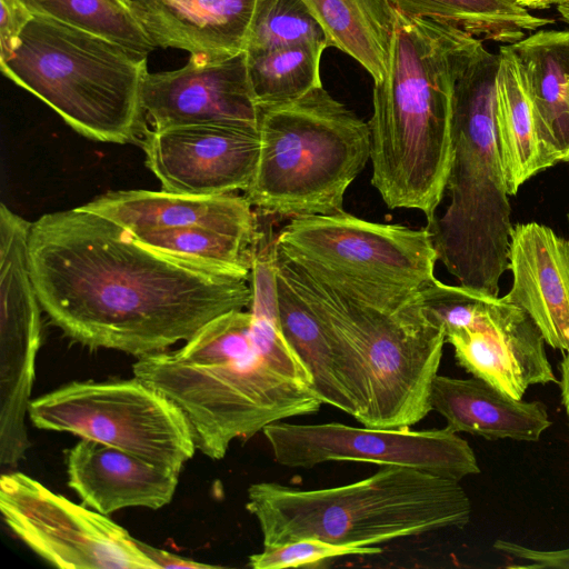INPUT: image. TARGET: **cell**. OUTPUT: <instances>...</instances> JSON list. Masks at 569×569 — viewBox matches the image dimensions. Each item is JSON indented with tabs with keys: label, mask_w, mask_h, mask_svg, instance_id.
Returning a JSON list of instances; mask_svg holds the SVG:
<instances>
[{
	"label": "cell",
	"mask_w": 569,
	"mask_h": 569,
	"mask_svg": "<svg viewBox=\"0 0 569 569\" xmlns=\"http://www.w3.org/2000/svg\"><path fill=\"white\" fill-rule=\"evenodd\" d=\"M28 254L41 308L64 336L91 349L137 358L162 352L252 300L250 279L167 257L81 207L31 222Z\"/></svg>",
	"instance_id": "1"
},
{
	"label": "cell",
	"mask_w": 569,
	"mask_h": 569,
	"mask_svg": "<svg viewBox=\"0 0 569 569\" xmlns=\"http://www.w3.org/2000/svg\"><path fill=\"white\" fill-rule=\"evenodd\" d=\"M259 247L248 310L222 313L179 349L137 358L132 366L137 378L180 408L197 450L212 460L222 459L232 441L323 405L279 325L273 240Z\"/></svg>",
	"instance_id": "2"
},
{
	"label": "cell",
	"mask_w": 569,
	"mask_h": 569,
	"mask_svg": "<svg viewBox=\"0 0 569 569\" xmlns=\"http://www.w3.org/2000/svg\"><path fill=\"white\" fill-rule=\"evenodd\" d=\"M470 34L396 10L383 78L375 82L370 129L372 186L390 209L427 218L446 192L452 159V84L458 51Z\"/></svg>",
	"instance_id": "3"
},
{
	"label": "cell",
	"mask_w": 569,
	"mask_h": 569,
	"mask_svg": "<svg viewBox=\"0 0 569 569\" xmlns=\"http://www.w3.org/2000/svg\"><path fill=\"white\" fill-rule=\"evenodd\" d=\"M499 54L470 36L457 53L452 84L450 203L426 228L438 260L459 284L498 296L509 269L513 226L495 130Z\"/></svg>",
	"instance_id": "4"
},
{
	"label": "cell",
	"mask_w": 569,
	"mask_h": 569,
	"mask_svg": "<svg viewBox=\"0 0 569 569\" xmlns=\"http://www.w3.org/2000/svg\"><path fill=\"white\" fill-rule=\"evenodd\" d=\"M246 509L262 547L306 538L346 547H378L397 539L463 528L471 502L459 481L402 466H382L359 481L322 489L252 483Z\"/></svg>",
	"instance_id": "5"
},
{
	"label": "cell",
	"mask_w": 569,
	"mask_h": 569,
	"mask_svg": "<svg viewBox=\"0 0 569 569\" xmlns=\"http://www.w3.org/2000/svg\"><path fill=\"white\" fill-rule=\"evenodd\" d=\"M273 264L336 338L358 405L355 420L397 429L426 418L446 333L423 316L415 297L397 311L380 310L312 277L274 244Z\"/></svg>",
	"instance_id": "6"
},
{
	"label": "cell",
	"mask_w": 569,
	"mask_h": 569,
	"mask_svg": "<svg viewBox=\"0 0 569 569\" xmlns=\"http://www.w3.org/2000/svg\"><path fill=\"white\" fill-rule=\"evenodd\" d=\"M2 73L86 138L141 141L140 90L147 57L102 36L33 14Z\"/></svg>",
	"instance_id": "7"
},
{
	"label": "cell",
	"mask_w": 569,
	"mask_h": 569,
	"mask_svg": "<svg viewBox=\"0 0 569 569\" xmlns=\"http://www.w3.org/2000/svg\"><path fill=\"white\" fill-rule=\"evenodd\" d=\"M260 153L244 191L267 214L289 218L343 211L348 187L370 159L368 122L322 87L262 108Z\"/></svg>",
	"instance_id": "8"
},
{
	"label": "cell",
	"mask_w": 569,
	"mask_h": 569,
	"mask_svg": "<svg viewBox=\"0 0 569 569\" xmlns=\"http://www.w3.org/2000/svg\"><path fill=\"white\" fill-rule=\"evenodd\" d=\"M274 247L335 290L380 310L401 309L436 279L438 254L428 228L371 222L346 211L291 218Z\"/></svg>",
	"instance_id": "9"
},
{
	"label": "cell",
	"mask_w": 569,
	"mask_h": 569,
	"mask_svg": "<svg viewBox=\"0 0 569 569\" xmlns=\"http://www.w3.org/2000/svg\"><path fill=\"white\" fill-rule=\"evenodd\" d=\"M28 416L39 429L94 440L178 473L197 450L180 408L136 376L69 382L31 400Z\"/></svg>",
	"instance_id": "10"
},
{
	"label": "cell",
	"mask_w": 569,
	"mask_h": 569,
	"mask_svg": "<svg viewBox=\"0 0 569 569\" xmlns=\"http://www.w3.org/2000/svg\"><path fill=\"white\" fill-rule=\"evenodd\" d=\"M0 510L34 553L66 569H158L120 525L22 472L0 478Z\"/></svg>",
	"instance_id": "11"
},
{
	"label": "cell",
	"mask_w": 569,
	"mask_h": 569,
	"mask_svg": "<svg viewBox=\"0 0 569 569\" xmlns=\"http://www.w3.org/2000/svg\"><path fill=\"white\" fill-rule=\"evenodd\" d=\"M262 435L274 461L288 468L355 461L409 467L457 481L480 472L472 448L447 427L416 431L279 421L266 427Z\"/></svg>",
	"instance_id": "12"
},
{
	"label": "cell",
	"mask_w": 569,
	"mask_h": 569,
	"mask_svg": "<svg viewBox=\"0 0 569 569\" xmlns=\"http://www.w3.org/2000/svg\"><path fill=\"white\" fill-rule=\"evenodd\" d=\"M141 146L162 190L216 196L249 188L258 166L260 137L252 128L184 126L147 129Z\"/></svg>",
	"instance_id": "13"
},
{
	"label": "cell",
	"mask_w": 569,
	"mask_h": 569,
	"mask_svg": "<svg viewBox=\"0 0 569 569\" xmlns=\"http://www.w3.org/2000/svg\"><path fill=\"white\" fill-rule=\"evenodd\" d=\"M140 104L152 130L200 124L259 130L261 109L250 87L246 52L221 59L190 56L178 70L147 72Z\"/></svg>",
	"instance_id": "14"
},
{
	"label": "cell",
	"mask_w": 569,
	"mask_h": 569,
	"mask_svg": "<svg viewBox=\"0 0 569 569\" xmlns=\"http://www.w3.org/2000/svg\"><path fill=\"white\" fill-rule=\"evenodd\" d=\"M460 367L513 399L532 385L558 382L545 339L522 309L497 298L470 327L446 335Z\"/></svg>",
	"instance_id": "15"
},
{
	"label": "cell",
	"mask_w": 569,
	"mask_h": 569,
	"mask_svg": "<svg viewBox=\"0 0 569 569\" xmlns=\"http://www.w3.org/2000/svg\"><path fill=\"white\" fill-rule=\"evenodd\" d=\"M512 286L502 299L533 320L547 345L569 349V240L538 222L513 226Z\"/></svg>",
	"instance_id": "16"
},
{
	"label": "cell",
	"mask_w": 569,
	"mask_h": 569,
	"mask_svg": "<svg viewBox=\"0 0 569 569\" xmlns=\"http://www.w3.org/2000/svg\"><path fill=\"white\" fill-rule=\"evenodd\" d=\"M68 486L102 513L143 507L160 509L176 492L179 473L118 448L81 438L66 453Z\"/></svg>",
	"instance_id": "17"
},
{
	"label": "cell",
	"mask_w": 569,
	"mask_h": 569,
	"mask_svg": "<svg viewBox=\"0 0 569 569\" xmlns=\"http://www.w3.org/2000/svg\"><path fill=\"white\" fill-rule=\"evenodd\" d=\"M256 0H129L142 30L161 48L212 59L246 52Z\"/></svg>",
	"instance_id": "18"
},
{
	"label": "cell",
	"mask_w": 569,
	"mask_h": 569,
	"mask_svg": "<svg viewBox=\"0 0 569 569\" xmlns=\"http://www.w3.org/2000/svg\"><path fill=\"white\" fill-rule=\"evenodd\" d=\"M81 208L110 219L129 232L203 227L249 239L262 236L253 206L246 196L234 192L189 196L164 190H120L103 193Z\"/></svg>",
	"instance_id": "19"
},
{
	"label": "cell",
	"mask_w": 569,
	"mask_h": 569,
	"mask_svg": "<svg viewBox=\"0 0 569 569\" xmlns=\"http://www.w3.org/2000/svg\"><path fill=\"white\" fill-rule=\"evenodd\" d=\"M431 410L451 431L488 440L538 441L551 426L541 401L513 399L478 378L437 375L430 390Z\"/></svg>",
	"instance_id": "20"
},
{
	"label": "cell",
	"mask_w": 569,
	"mask_h": 569,
	"mask_svg": "<svg viewBox=\"0 0 569 569\" xmlns=\"http://www.w3.org/2000/svg\"><path fill=\"white\" fill-rule=\"evenodd\" d=\"M508 46L548 166L569 162V30H539Z\"/></svg>",
	"instance_id": "21"
},
{
	"label": "cell",
	"mask_w": 569,
	"mask_h": 569,
	"mask_svg": "<svg viewBox=\"0 0 569 569\" xmlns=\"http://www.w3.org/2000/svg\"><path fill=\"white\" fill-rule=\"evenodd\" d=\"M274 274L281 331L308 367L315 391L322 403L356 418L358 405L352 381L336 338L276 268Z\"/></svg>",
	"instance_id": "22"
},
{
	"label": "cell",
	"mask_w": 569,
	"mask_h": 569,
	"mask_svg": "<svg viewBox=\"0 0 569 569\" xmlns=\"http://www.w3.org/2000/svg\"><path fill=\"white\" fill-rule=\"evenodd\" d=\"M495 130L509 196L549 168L540 146L530 102L516 58L508 44L499 49Z\"/></svg>",
	"instance_id": "23"
},
{
	"label": "cell",
	"mask_w": 569,
	"mask_h": 569,
	"mask_svg": "<svg viewBox=\"0 0 569 569\" xmlns=\"http://www.w3.org/2000/svg\"><path fill=\"white\" fill-rule=\"evenodd\" d=\"M329 47L353 58L380 81L386 72L396 23L389 0H302Z\"/></svg>",
	"instance_id": "24"
},
{
	"label": "cell",
	"mask_w": 569,
	"mask_h": 569,
	"mask_svg": "<svg viewBox=\"0 0 569 569\" xmlns=\"http://www.w3.org/2000/svg\"><path fill=\"white\" fill-rule=\"evenodd\" d=\"M396 10L413 18L450 24L479 39L511 44L527 32L553 23L531 14L515 0H389Z\"/></svg>",
	"instance_id": "25"
},
{
	"label": "cell",
	"mask_w": 569,
	"mask_h": 569,
	"mask_svg": "<svg viewBox=\"0 0 569 569\" xmlns=\"http://www.w3.org/2000/svg\"><path fill=\"white\" fill-rule=\"evenodd\" d=\"M167 257L216 274L250 279L260 239L203 227L150 228L130 232Z\"/></svg>",
	"instance_id": "26"
},
{
	"label": "cell",
	"mask_w": 569,
	"mask_h": 569,
	"mask_svg": "<svg viewBox=\"0 0 569 569\" xmlns=\"http://www.w3.org/2000/svg\"><path fill=\"white\" fill-rule=\"evenodd\" d=\"M325 42H302L246 52L253 98L260 109L293 101L322 87L320 61Z\"/></svg>",
	"instance_id": "27"
},
{
	"label": "cell",
	"mask_w": 569,
	"mask_h": 569,
	"mask_svg": "<svg viewBox=\"0 0 569 569\" xmlns=\"http://www.w3.org/2000/svg\"><path fill=\"white\" fill-rule=\"evenodd\" d=\"M37 16L102 36L147 57L156 47L130 9L118 0H22Z\"/></svg>",
	"instance_id": "28"
},
{
	"label": "cell",
	"mask_w": 569,
	"mask_h": 569,
	"mask_svg": "<svg viewBox=\"0 0 569 569\" xmlns=\"http://www.w3.org/2000/svg\"><path fill=\"white\" fill-rule=\"evenodd\" d=\"M302 42L328 44L325 32L302 0H256L246 52Z\"/></svg>",
	"instance_id": "29"
},
{
	"label": "cell",
	"mask_w": 569,
	"mask_h": 569,
	"mask_svg": "<svg viewBox=\"0 0 569 569\" xmlns=\"http://www.w3.org/2000/svg\"><path fill=\"white\" fill-rule=\"evenodd\" d=\"M497 298L498 296L461 284H446L435 279L415 296V302L423 316L447 335L456 329L470 327Z\"/></svg>",
	"instance_id": "30"
},
{
	"label": "cell",
	"mask_w": 569,
	"mask_h": 569,
	"mask_svg": "<svg viewBox=\"0 0 569 569\" xmlns=\"http://www.w3.org/2000/svg\"><path fill=\"white\" fill-rule=\"evenodd\" d=\"M379 547H346L306 538L277 547L263 548L261 552L249 557L253 569H284L315 567L319 563L346 556L376 555Z\"/></svg>",
	"instance_id": "31"
},
{
	"label": "cell",
	"mask_w": 569,
	"mask_h": 569,
	"mask_svg": "<svg viewBox=\"0 0 569 569\" xmlns=\"http://www.w3.org/2000/svg\"><path fill=\"white\" fill-rule=\"evenodd\" d=\"M493 547L518 562L510 568L569 569V548L560 550H537L522 545L498 539Z\"/></svg>",
	"instance_id": "32"
},
{
	"label": "cell",
	"mask_w": 569,
	"mask_h": 569,
	"mask_svg": "<svg viewBox=\"0 0 569 569\" xmlns=\"http://www.w3.org/2000/svg\"><path fill=\"white\" fill-rule=\"evenodd\" d=\"M0 1V62H4L12 56L19 37L33 18V13L22 0Z\"/></svg>",
	"instance_id": "33"
},
{
	"label": "cell",
	"mask_w": 569,
	"mask_h": 569,
	"mask_svg": "<svg viewBox=\"0 0 569 569\" xmlns=\"http://www.w3.org/2000/svg\"><path fill=\"white\" fill-rule=\"evenodd\" d=\"M140 547L143 552L158 566V569H169V568H183V569H212L220 568V566H214L210 563L199 562L192 559L183 558L166 551L163 549H159L152 546H149L146 542L140 541Z\"/></svg>",
	"instance_id": "34"
},
{
	"label": "cell",
	"mask_w": 569,
	"mask_h": 569,
	"mask_svg": "<svg viewBox=\"0 0 569 569\" xmlns=\"http://www.w3.org/2000/svg\"><path fill=\"white\" fill-rule=\"evenodd\" d=\"M565 352L566 353L560 363L561 378L559 381V387L561 391L562 405L569 417V349L566 350Z\"/></svg>",
	"instance_id": "35"
},
{
	"label": "cell",
	"mask_w": 569,
	"mask_h": 569,
	"mask_svg": "<svg viewBox=\"0 0 569 569\" xmlns=\"http://www.w3.org/2000/svg\"><path fill=\"white\" fill-rule=\"evenodd\" d=\"M527 9H547L552 4L560 3V0H515Z\"/></svg>",
	"instance_id": "36"
},
{
	"label": "cell",
	"mask_w": 569,
	"mask_h": 569,
	"mask_svg": "<svg viewBox=\"0 0 569 569\" xmlns=\"http://www.w3.org/2000/svg\"><path fill=\"white\" fill-rule=\"evenodd\" d=\"M557 11L561 16V19L569 23V1L558 3Z\"/></svg>",
	"instance_id": "37"
},
{
	"label": "cell",
	"mask_w": 569,
	"mask_h": 569,
	"mask_svg": "<svg viewBox=\"0 0 569 569\" xmlns=\"http://www.w3.org/2000/svg\"><path fill=\"white\" fill-rule=\"evenodd\" d=\"M118 1H119L120 3H122V4H124V6H127V7H128V2H129V0H118ZM128 8H129V7H128Z\"/></svg>",
	"instance_id": "38"
},
{
	"label": "cell",
	"mask_w": 569,
	"mask_h": 569,
	"mask_svg": "<svg viewBox=\"0 0 569 569\" xmlns=\"http://www.w3.org/2000/svg\"><path fill=\"white\" fill-rule=\"evenodd\" d=\"M567 219H568V223H569V211H568V213H567Z\"/></svg>",
	"instance_id": "39"
},
{
	"label": "cell",
	"mask_w": 569,
	"mask_h": 569,
	"mask_svg": "<svg viewBox=\"0 0 569 569\" xmlns=\"http://www.w3.org/2000/svg\"><path fill=\"white\" fill-rule=\"evenodd\" d=\"M566 1H569V0H560V3H561V2H566Z\"/></svg>",
	"instance_id": "40"
}]
</instances>
